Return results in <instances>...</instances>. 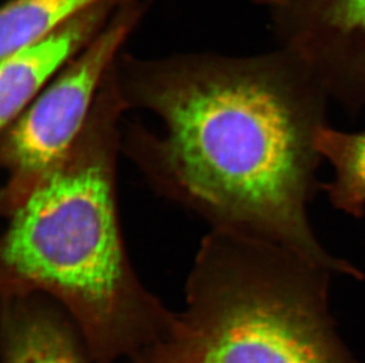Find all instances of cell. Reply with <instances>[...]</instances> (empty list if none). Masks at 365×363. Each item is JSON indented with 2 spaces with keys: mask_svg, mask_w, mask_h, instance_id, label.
Masks as SVG:
<instances>
[{
  "mask_svg": "<svg viewBox=\"0 0 365 363\" xmlns=\"http://www.w3.org/2000/svg\"><path fill=\"white\" fill-rule=\"evenodd\" d=\"M103 0H7L0 9V58Z\"/></svg>",
  "mask_w": 365,
  "mask_h": 363,
  "instance_id": "cell-9",
  "label": "cell"
},
{
  "mask_svg": "<svg viewBox=\"0 0 365 363\" xmlns=\"http://www.w3.org/2000/svg\"><path fill=\"white\" fill-rule=\"evenodd\" d=\"M252 3L255 5H260V6L269 7V10L276 7L277 5H279L283 0H251Z\"/></svg>",
  "mask_w": 365,
  "mask_h": 363,
  "instance_id": "cell-10",
  "label": "cell"
},
{
  "mask_svg": "<svg viewBox=\"0 0 365 363\" xmlns=\"http://www.w3.org/2000/svg\"><path fill=\"white\" fill-rule=\"evenodd\" d=\"M0 298L1 363H95L76 323L53 298Z\"/></svg>",
  "mask_w": 365,
  "mask_h": 363,
  "instance_id": "cell-7",
  "label": "cell"
},
{
  "mask_svg": "<svg viewBox=\"0 0 365 363\" xmlns=\"http://www.w3.org/2000/svg\"><path fill=\"white\" fill-rule=\"evenodd\" d=\"M316 145L334 172L321 190L334 209L361 219L365 214V131L345 132L325 124L318 130Z\"/></svg>",
  "mask_w": 365,
  "mask_h": 363,
  "instance_id": "cell-8",
  "label": "cell"
},
{
  "mask_svg": "<svg viewBox=\"0 0 365 363\" xmlns=\"http://www.w3.org/2000/svg\"><path fill=\"white\" fill-rule=\"evenodd\" d=\"M279 48L299 59L331 100L365 107V0H283L271 9Z\"/></svg>",
  "mask_w": 365,
  "mask_h": 363,
  "instance_id": "cell-5",
  "label": "cell"
},
{
  "mask_svg": "<svg viewBox=\"0 0 365 363\" xmlns=\"http://www.w3.org/2000/svg\"><path fill=\"white\" fill-rule=\"evenodd\" d=\"M123 0H103L0 58V130L107 26Z\"/></svg>",
  "mask_w": 365,
  "mask_h": 363,
  "instance_id": "cell-6",
  "label": "cell"
},
{
  "mask_svg": "<svg viewBox=\"0 0 365 363\" xmlns=\"http://www.w3.org/2000/svg\"><path fill=\"white\" fill-rule=\"evenodd\" d=\"M127 112L114 64L73 147L5 216L0 243V296L53 298L95 363L125 362L176 315L142 283L124 244L118 165Z\"/></svg>",
  "mask_w": 365,
  "mask_h": 363,
  "instance_id": "cell-2",
  "label": "cell"
},
{
  "mask_svg": "<svg viewBox=\"0 0 365 363\" xmlns=\"http://www.w3.org/2000/svg\"><path fill=\"white\" fill-rule=\"evenodd\" d=\"M152 4V0H123L96 39L0 130V163L7 175L0 195L4 216L76 142L106 75L145 21Z\"/></svg>",
  "mask_w": 365,
  "mask_h": 363,
  "instance_id": "cell-4",
  "label": "cell"
},
{
  "mask_svg": "<svg viewBox=\"0 0 365 363\" xmlns=\"http://www.w3.org/2000/svg\"><path fill=\"white\" fill-rule=\"evenodd\" d=\"M129 111L159 127L125 122L122 154L155 192L225 230L289 249L334 274L363 278L330 254L311 226L321 189L317 132L330 100L292 53L180 52L115 62Z\"/></svg>",
  "mask_w": 365,
  "mask_h": 363,
  "instance_id": "cell-1",
  "label": "cell"
},
{
  "mask_svg": "<svg viewBox=\"0 0 365 363\" xmlns=\"http://www.w3.org/2000/svg\"><path fill=\"white\" fill-rule=\"evenodd\" d=\"M334 274L277 244L210 229L168 332L123 363H356L329 310Z\"/></svg>",
  "mask_w": 365,
  "mask_h": 363,
  "instance_id": "cell-3",
  "label": "cell"
}]
</instances>
